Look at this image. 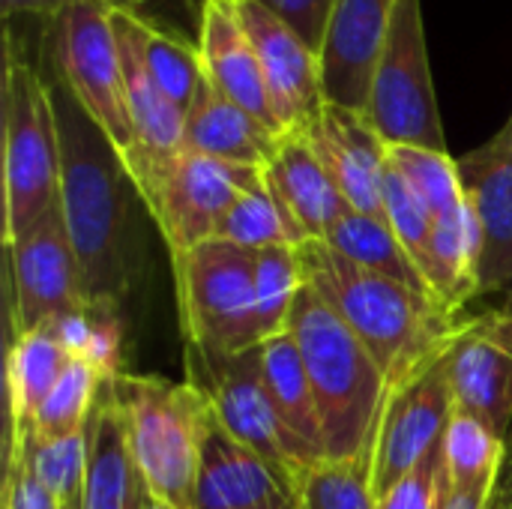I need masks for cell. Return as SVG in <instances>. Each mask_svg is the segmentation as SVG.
Returning <instances> with one entry per match:
<instances>
[{"label": "cell", "instance_id": "1", "mask_svg": "<svg viewBox=\"0 0 512 509\" xmlns=\"http://www.w3.org/2000/svg\"><path fill=\"white\" fill-rule=\"evenodd\" d=\"M42 75L60 144V213L87 300L120 303L138 276V210L144 201L117 144L81 108L45 51Z\"/></svg>", "mask_w": 512, "mask_h": 509}, {"label": "cell", "instance_id": "2", "mask_svg": "<svg viewBox=\"0 0 512 509\" xmlns=\"http://www.w3.org/2000/svg\"><path fill=\"white\" fill-rule=\"evenodd\" d=\"M297 252L306 285L369 348L387 387L435 357L462 321L447 315L429 294L342 258L324 240H309Z\"/></svg>", "mask_w": 512, "mask_h": 509}, {"label": "cell", "instance_id": "3", "mask_svg": "<svg viewBox=\"0 0 512 509\" xmlns=\"http://www.w3.org/2000/svg\"><path fill=\"white\" fill-rule=\"evenodd\" d=\"M288 333L297 342L321 411L327 459L369 453L387 399V378L357 333L303 285Z\"/></svg>", "mask_w": 512, "mask_h": 509}, {"label": "cell", "instance_id": "4", "mask_svg": "<svg viewBox=\"0 0 512 509\" xmlns=\"http://www.w3.org/2000/svg\"><path fill=\"white\" fill-rule=\"evenodd\" d=\"M45 51V48H42ZM3 246L60 210V144L42 54L6 30L3 42Z\"/></svg>", "mask_w": 512, "mask_h": 509}, {"label": "cell", "instance_id": "5", "mask_svg": "<svg viewBox=\"0 0 512 509\" xmlns=\"http://www.w3.org/2000/svg\"><path fill=\"white\" fill-rule=\"evenodd\" d=\"M132 462L153 498L171 509H195L204 432L213 420L195 384L123 372L111 381Z\"/></svg>", "mask_w": 512, "mask_h": 509}, {"label": "cell", "instance_id": "6", "mask_svg": "<svg viewBox=\"0 0 512 509\" xmlns=\"http://www.w3.org/2000/svg\"><path fill=\"white\" fill-rule=\"evenodd\" d=\"M186 345L207 354H243L264 345L255 306L252 252L222 237L171 255Z\"/></svg>", "mask_w": 512, "mask_h": 509}, {"label": "cell", "instance_id": "7", "mask_svg": "<svg viewBox=\"0 0 512 509\" xmlns=\"http://www.w3.org/2000/svg\"><path fill=\"white\" fill-rule=\"evenodd\" d=\"M366 120L387 147L447 150L435 96L423 0H399L375 66Z\"/></svg>", "mask_w": 512, "mask_h": 509}, {"label": "cell", "instance_id": "8", "mask_svg": "<svg viewBox=\"0 0 512 509\" xmlns=\"http://www.w3.org/2000/svg\"><path fill=\"white\" fill-rule=\"evenodd\" d=\"M264 168L231 165L192 150L144 165L129 177L138 186L147 216L156 222L171 255L189 252L219 237L231 204L258 180Z\"/></svg>", "mask_w": 512, "mask_h": 509}, {"label": "cell", "instance_id": "9", "mask_svg": "<svg viewBox=\"0 0 512 509\" xmlns=\"http://www.w3.org/2000/svg\"><path fill=\"white\" fill-rule=\"evenodd\" d=\"M105 0L72 3L45 36V57L81 108L105 129L120 156L135 147L117 33Z\"/></svg>", "mask_w": 512, "mask_h": 509}, {"label": "cell", "instance_id": "10", "mask_svg": "<svg viewBox=\"0 0 512 509\" xmlns=\"http://www.w3.org/2000/svg\"><path fill=\"white\" fill-rule=\"evenodd\" d=\"M444 354L447 345L387 390L369 447L372 489L378 501L441 450L447 420L456 408Z\"/></svg>", "mask_w": 512, "mask_h": 509}, {"label": "cell", "instance_id": "11", "mask_svg": "<svg viewBox=\"0 0 512 509\" xmlns=\"http://www.w3.org/2000/svg\"><path fill=\"white\" fill-rule=\"evenodd\" d=\"M186 375L207 396L222 429L258 453L294 489L300 465L264 384L261 345L243 354H207L186 345Z\"/></svg>", "mask_w": 512, "mask_h": 509}, {"label": "cell", "instance_id": "12", "mask_svg": "<svg viewBox=\"0 0 512 509\" xmlns=\"http://www.w3.org/2000/svg\"><path fill=\"white\" fill-rule=\"evenodd\" d=\"M6 255L12 333L45 330L90 303L81 264L60 210H54L30 234L6 246Z\"/></svg>", "mask_w": 512, "mask_h": 509}, {"label": "cell", "instance_id": "13", "mask_svg": "<svg viewBox=\"0 0 512 509\" xmlns=\"http://www.w3.org/2000/svg\"><path fill=\"white\" fill-rule=\"evenodd\" d=\"M447 378L456 408L512 441V318L486 312L462 318L447 342Z\"/></svg>", "mask_w": 512, "mask_h": 509}, {"label": "cell", "instance_id": "14", "mask_svg": "<svg viewBox=\"0 0 512 509\" xmlns=\"http://www.w3.org/2000/svg\"><path fill=\"white\" fill-rule=\"evenodd\" d=\"M237 15L258 51L282 132L309 129L324 108L318 54L258 0H237Z\"/></svg>", "mask_w": 512, "mask_h": 509}, {"label": "cell", "instance_id": "15", "mask_svg": "<svg viewBox=\"0 0 512 509\" xmlns=\"http://www.w3.org/2000/svg\"><path fill=\"white\" fill-rule=\"evenodd\" d=\"M396 3L399 0H336L318 54L324 102L366 114Z\"/></svg>", "mask_w": 512, "mask_h": 509}, {"label": "cell", "instance_id": "16", "mask_svg": "<svg viewBox=\"0 0 512 509\" xmlns=\"http://www.w3.org/2000/svg\"><path fill=\"white\" fill-rule=\"evenodd\" d=\"M303 132L309 135L348 207L384 219L387 144L372 129L366 114L324 102L315 123Z\"/></svg>", "mask_w": 512, "mask_h": 509}, {"label": "cell", "instance_id": "17", "mask_svg": "<svg viewBox=\"0 0 512 509\" xmlns=\"http://www.w3.org/2000/svg\"><path fill=\"white\" fill-rule=\"evenodd\" d=\"M111 21L126 81V105L135 129V147L123 156L126 171L132 174L144 165L171 159L174 153L183 150L186 114L162 93V87L147 69L138 36V9H111Z\"/></svg>", "mask_w": 512, "mask_h": 509}, {"label": "cell", "instance_id": "18", "mask_svg": "<svg viewBox=\"0 0 512 509\" xmlns=\"http://www.w3.org/2000/svg\"><path fill=\"white\" fill-rule=\"evenodd\" d=\"M198 48L207 81L243 111H249L258 123H264L270 132L285 135L270 99L258 51L240 24L237 0H204Z\"/></svg>", "mask_w": 512, "mask_h": 509}, {"label": "cell", "instance_id": "19", "mask_svg": "<svg viewBox=\"0 0 512 509\" xmlns=\"http://www.w3.org/2000/svg\"><path fill=\"white\" fill-rule=\"evenodd\" d=\"M456 162L480 243V297L504 294L512 276V162L492 144Z\"/></svg>", "mask_w": 512, "mask_h": 509}, {"label": "cell", "instance_id": "20", "mask_svg": "<svg viewBox=\"0 0 512 509\" xmlns=\"http://www.w3.org/2000/svg\"><path fill=\"white\" fill-rule=\"evenodd\" d=\"M195 509H294V489L213 414L201 447Z\"/></svg>", "mask_w": 512, "mask_h": 509}, {"label": "cell", "instance_id": "21", "mask_svg": "<svg viewBox=\"0 0 512 509\" xmlns=\"http://www.w3.org/2000/svg\"><path fill=\"white\" fill-rule=\"evenodd\" d=\"M264 177L300 225L306 243L324 240L336 216L348 207L306 132H288L279 138L276 153L264 165Z\"/></svg>", "mask_w": 512, "mask_h": 509}, {"label": "cell", "instance_id": "22", "mask_svg": "<svg viewBox=\"0 0 512 509\" xmlns=\"http://www.w3.org/2000/svg\"><path fill=\"white\" fill-rule=\"evenodd\" d=\"M276 132H270L264 123H258L249 111H243L237 102H231L225 93H219L207 75L186 111L183 126V150L222 159L231 165L246 168H264L270 156L279 147Z\"/></svg>", "mask_w": 512, "mask_h": 509}, {"label": "cell", "instance_id": "23", "mask_svg": "<svg viewBox=\"0 0 512 509\" xmlns=\"http://www.w3.org/2000/svg\"><path fill=\"white\" fill-rule=\"evenodd\" d=\"M261 372L279 423L291 441L294 459L303 468L327 459V441L321 426V411L312 393V381L306 375L303 357L291 333L273 336L261 345Z\"/></svg>", "mask_w": 512, "mask_h": 509}, {"label": "cell", "instance_id": "24", "mask_svg": "<svg viewBox=\"0 0 512 509\" xmlns=\"http://www.w3.org/2000/svg\"><path fill=\"white\" fill-rule=\"evenodd\" d=\"M144 480L132 462L120 405L111 381H102L87 423V483L84 509H138Z\"/></svg>", "mask_w": 512, "mask_h": 509}, {"label": "cell", "instance_id": "25", "mask_svg": "<svg viewBox=\"0 0 512 509\" xmlns=\"http://www.w3.org/2000/svg\"><path fill=\"white\" fill-rule=\"evenodd\" d=\"M66 363L69 354L48 330L12 333L6 354L9 432H24L33 423Z\"/></svg>", "mask_w": 512, "mask_h": 509}, {"label": "cell", "instance_id": "26", "mask_svg": "<svg viewBox=\"0 0 512 509\" xmlns=\"http://www.w3.org/2000/svg\"><path fill=\"white\" fill-rule=\"evenodd\" d=\"M324 243L333 252H339L342 258H348V261H354V264H360V267H366L372 273H381L387 279H396V282L432 297L423 273L414 267V261L408 258V252L396 240L387 219H378V216L360 213L354 207H345L336 216V222L330 225Z\"/></svg>", "mask_w": 512, "mask_h": 509}, {"label": "cell", "instance_id": "27", "mask_svg": "<svg viewBox=\"0 0 512 509\" xmlns=\"http://www.w3.org/2000/svg\"><path fill=\"white\" fill-rule=\"evenodd\" d=\"M504 456H507V444L486 423H480L462 408H453L441 441L447 492L492 498Z\"/></svg>", "mask_w": 512, "mask_h": 509}, {"label": "cell", "instance_id": "28", "mask_svg": "<svg viewBox=\"0 0 512 509\" xmlns=\"http://www.w3.org/2000/svg\"><path fill=\"white\" fill-rule=\"evenodd\" d=\"M69 357L87 363L99 381H114L123 375V345L126 330L120 318V303L90 300L84 309L45 327Z\"/></svg>", "mask_w": 512, "mask_h": 509}, {"label": "cell", "instance_id": "29", "mask_svg": "<svg viewBox=\"0 0 512 509\" xmlns=\"http://www.w3.org/2000/svg\"><path fill=\"white\" fill-rule=\"evenodd\" d=\"M138 36H141V54L147 60L150 75L156 78L162 93L186 114L204 81L198 39L192 42L180 30L150 18L144 9H138Z\"/></svg>", "mask_w": 512, "mask_h": 509}, {"label": "cell", "instance_id": "30", "mask_svg": "<svg viewBox=\"0 0 512 509\" xmlns=\"http://www.w3.org/2000/svg\"><path fill=\"white\" fill-rule=\"evenodd\" d=\"M219 237L234 243V246H243L249 252L270 249V246H294L297 249V246L306 243L300 225L291 219L285 204L276 198V192L270 189L264 171L231 204L228 216L222 219Z\"/></svg>", "mask_w": 512, "mask_h": 509}, {"label": "cell", "instance_id": "31", "mask_svg": "<svg viewBox=\"0 0 512 509\" xmlns=\"http://www.w3.org/2000/svg\"><path fill=\"white\" fill-rule=\"evenodd\" d=\"M294 509H378L369 453L303 468L294 477Z\"/></svg>", "mask_w": 512, "mask_h": 509}, {"label": "cell", "instance_id": "32", "mask_svg": "<svg viewBox=\"0 0 512 509\" xmlns=\"http://www.w3.org/2000/svg\"><path fill=\"white\" fill-rule=\"evenodd\" d=\"M99 387H102L99 375L87 363L69 357L66 369L60 372L48 399L36 411L33 423L24 432H9V435H27L33 441H60V438L84 432L90 423Z\"/></svg>", "mask_w": 512, "mask_h": 509}, {"label": "cell", "instance_id": "33", "mask_svg": "<svg viewBox=\"0 0 512 509\" xmlns=\"http://www.w3.org/2000/svg\"><path fill=\"white\" fill-rule=\"evenodd\" d=\"M9 447L27 459L30 471L54 495L60 509H84L87 429L60 441H33L27 435H9Z\"/></svg>", "mask_w": 512, "mask_h": 509}, {"label": "cell", "instance_id": "34", "mask_svg": "<svg viewBox=\"0 0 512 509\" xmlns=\"http://www.w3.org/2000/svg\"><path fill=\"white\" fill-rule=\"evenodd\" d=\"M255 267V306L261 339H273L288 333L294 303L306 285L300 252L294 246H270L252 252Z\"/></svg>", "mask_w": 512, "mask_h": 509}, {"label": "cell", "instance_id": "35", "mask_svg": "<svg viewBox=\"0 0 512 509\" xmlns=\"http://www.w3.org/2000/svg\"><path fill=\"white\" fill-rule=\"evenodd\" d=\"M390 165L402 174V180L411 186V192L423 201V207L432 213V219L450 213L465 201L459 162L447 150H429V147H387Z\"/></svg>", "mask_w": 512, "mask_h": 509}, {"label": "cell", "instance_id": "36", "mask_svg": "<svg viewBox=\"0 0 512 509\" xmlns=\"http://www.w3.org/2000/svg\"><path fill=\"white\" fill-rule=\"evenodd\" d=\"M384 219L393 228L402 249L408 252V258L414 261V267L426 279L429 264H432L435 219L423 207V201L411 192V186L402 180V174L390 165V159H387V171H384Z\"/></svg>", "mask_w": 512, "mask_h": 509}, {"label": "cell", "instance_id": "37", "mask_svg": "<svg viewBox=\"0 0 512 509\" xmlns=\"http://www.w3.org/2000/svg\"><path fill=\"white\" fill-rule=\"evenodd\" d=\"M444 501H447V480H444V462L438 450L417 471L399 480L378 501V509H444Z\"/></svg>", "mask_w": 512, "mask_h": 509}, {"label": "cell", "instance_id": "38", "mask_svg": "<svg viewBox=\"0 0 512 509\" xmlns=\"http://www.w3.org/2000/svg\"><path fill=\"white\" fill-rule=\"evenodd\" d=\"M258 3L276 12L315 54H321L336 0H258Z\"/></svg>", "mask_w": 512, "mask_h": 509}, {"label": "cell", "instance_id": "39", "mask_svg": "<svg viewBox=\"0 0 512 509\" xmlns=\"http://www.w3.org/2000/svg\"><path fill=\"white\" fill-rule=\"evenodd\" d=\"M3 509H60L54 495L36 480L27 459L18 450H6V486Z\"/></svg>", "mask_w": 512, "mask_h": 509}, {"label": "cell", "instance_id": "40", "mask_svg": "<svg viewBox=\"0 0 512 509\" xmlns=\"http://www.w3.org/2000/svg\"><path fill=\"white\" fill-rule=\"evenodd\" d=\"M72 3L78 0H0V12L6 24H12L15 18H33L42 27H51Z\"/></svg>", "mask_w": 512, "mask_h": 509}, {"label": "cell", "instance_id": "41", "mask_svg": "<svg viewBox=\"0 0 512 509\" xmlns=\"http://www.w3.org/2000/svg\"><path fill=\"white\" fill-rule=\"evenodd\" d=\"M489 509H512V441L507 444V456H504L498 483H495V489H492Z\"/></svg>", "mask_w": 512, "mask_h": 509}, {"label": "cell", "instance_id": "42", "mask_svg": "<svg viewBox=\"0 0 512 509\" xmlns=\"http://www.w3.org/2000/svg\"><path fill=\"white\" fill-rule=\"evenodd\" d=\"M444 509H489V495H453V492H447Z\"/></svg>", "mask_w": 512, "mask_h": 509}, {"label": "cell", "instance_id": "43", "mask_svg": "<svg viewBox=\"0 0 512 509\" xmlns=\"http://www.w3.org/2000/svg\"><path fill=\"white\" fill-rule=\"evenodd\" d=\"M489 144H492V147H495L501 156H507V159L512 162V114H510V120L504 123V129H501V132H498V135H495Z\"/></svg>", "mask_w": 512, "mask_h": 509}, {"label": "cell", "instance_id": "44", "mask_svg": "<svg viewBox=\"0 0 512 509\" xmlns=\"http://www.w3.org/2000/svg\"><path fill=\"white\" fill-rule=\"evenodd\" d=\"M138 509H171L168 504H162L159 498H153L147 489H144V495H141V504H138Z\"/></svg>", "mask_w": 512, "mask_h": 509}, {"label": "cell", "instance_id": "45", "mask_svg": "<svg viewBox=\"0 0 512 509\" xmlns=\"http://www.w3.org/2000/svg\"><path fill=\"white\" fill-rule=\"evenodd\" d=\"M114 9H144V0H105Z\"/></svg>", "mask_w": 512, "mask_h": 509}, {"label": "cell", "instance_id": "46", "mask_svg": "<svg viewBox=\"0 0 512 509\" xmlns=\"http://www.w3.org/2000/svg\"><path fill=\"white\" fill-rule=\"evenodd\" d=\"M504 312L512 318V276H510V285L504 288Z\"/></svg>", "mask_w": 512, "mask_h": 509}, {"label": "cell", "instance_id": "47", "mask_svg": "<svg viewBox=\"0 0 512 509\" xmlns=\"http://www.w3.org/2000/svg\"><path fill=\"white\" fill-rule=\"evenodd\" d=\"M198 3H201V6H204V0H198Z\"/></svg>", "mask_w": 512, "mask_h": 509}]
</instances>
